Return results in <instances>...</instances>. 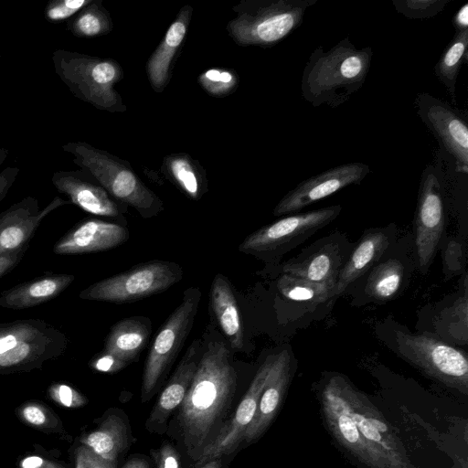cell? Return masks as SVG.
Returning <instances> with one entry per match:
<instances>
[{"label": "cell", "mask_w": 468, "mask_h": 468, "mask_svg": "<svg viewBox=\"0 0 468 468\" xmlns=\"http://www.w3.org/2000/svg\"><path fill=\"white\" fill-rule=\"evenodd\" d=\"M397 233L396 225L366 229L357 242L354 243L349 257L341 269L332 299L341 296L356 281L363 277L380 261L393 244Z\"/></svg>", "instance_id": "18"}, {"label": "cell", "mask_w": 468, "mask_h": 468, "mask_svg": "<svg viewBox=\"0 0 468 468\" xmlns=\"http://www.w3.org/2000/svg\"><path fill=\"white\" fill-rule=\"evenodd\" d=\"M369 173L360 162L344 164L299 183L275 206L274 216L297 212L311 204L352 185H358Z\"/></svg>", "instance_id": "12"}, {"label": "cell", "mask_w": 468, "mask_h": 468, "mask_svg": "<svg viewBox=\"0 0 468 468\" xmlns=\"http://www.w3.org/2000/svg\"><path fill=\"white\" fill-rule=\"evenodd\" d=\"M74 280L73 274L45 273L3 291L0 307L23 310L40 305L58 297Z\"/></svg>", "instance_id": "23"}, {"label": "cell", "mask_w": 468, "mask_h": 468, "mask_svg": "<svg viewBox=\"0 0 468 468\" xmlns=\"http://www.w3.org/2000/svg\"><path fill=\"white\" fill-rule=\"evenodd\" d=\"M26 251L16 254L0 257V281L13 271L22 261Z\"/></svg>", "instance_id": "40"}, {"label": "cell", "mask_w": 468, "mask_h": 468, "mask_svg": "<svg viewBox=\"0 0 468 468\" xmlns=\"http://www.w3.org/2000/svg\"><path fill=\"white\" fill-rule=\"evenodd\" d=\"M200 468H221V462L218 458H216L203 463Z\"/></svg>", "instance_id": "46"}, {"label": "cell", "mask_w": 468, "mask_h": 468, "mask_svg": "<svg viewBox=\"0 0 468 468\" xmlns=\"http://www.w3.org/2000/svg\"><path fill=\"white\" fill-rule=\"evenodd\" d=\"M324 388L351 417L363 439L388 462L390 468H405L394 439H388V435L379 432L372 424L368 418L369 410H363L359 393L344 378H330Z\"/></svg>", "instance_id": "16"}, {"label": "cell", "mask_w": 468, "mask_h": 468, "mask_svg": "<svg viewBox=\"0 0 468 468\" xmlns=\"http://www.w3.org/2000/svg\"><path fill=\"white\" fill-rule=\"evenodd\" d=\"M127 365V363L103 351L96 355L90 361L91 367L105 373L118 372L124 368Z\"/></svg>", "instance_id": "36"}, {"label": "cell", "mask_w": 468, "mask_h": 468, "mask_svg": "<svg viewBox=\"0 0 468 468\" xmlns=\"http://www.w3.org/2000/svg\"><path fill=\"white\" fill-rule=\"evenodd\" d=\"M317 0H241L231 7L236 16L227 31L241 47L275 46L301 26L306 10Z\"/></svg>", "instance_id": "5"}, {"label": "cell", "mask_w": 468, "mask_h": 468, "mask_svg": "<svg viewBox=\"0 0 468 468\" xmlns=\"http://www.w3.org/2000/svg\"><path fill=\"white\" fill-rule=\"evenodd\" d=\"M354 243L341 231H335L303 248L282 263V274H288L335 289L339 272ZM334 292V291H333Z\"/></svg>", "instance_id": "10"}, {"label": "cell", "mask_w": 468, "mask_h": 468, "mask_svg": "<svg viewBox=\"0 0 468 468\" xmlns=\"http://www.w3.org/2000/svg\"><path fill=\"white\" fill-rule=\"evenodd\" d=\"M210 305L230 346L236 351L241 350L244 343V329L238 302L229 280L222 274L216 275L212 281Z\"/></svg>", "instance_id": "26"}, {"label": "cell", "mask_w": 468, "mask_h": 468, "mask_svg": "<svg viewBox=\"0 0 468 468\" xmlns=\"http://www.w3.org/2000/svg\"><path fill=\"white\" fill-rule=\"evenodd\" d=\"M42 459L37 456H31L22 463L23 468H38L42 464Z\"/></svg>", "instance_id": "45"}, {"label": "cell", "mask_w": 468, "mask_h": 468, "mask_svg": "<svg viewBox=\"0 0 468 468\" xmlns=\"http://www.w3.org/2000/svg\"><path fill=\"white\" fill-rule=\"evenodd\" d=\"M77 468H115V462L93 453L85 452L80 457Z\"/></svg>", "instance_id": "38"}, {"label": "cell", "mask_w": 468, "mask_h": 468, "mask_svg": "<svg viewBox=\"0 0 468 468\" xmlns=\"http://www.w3.org/2000/svg\"><path fill=\"white\" fill-rule=\"evenodd\" d=\"M373 50L356 48L348 37L329 50L320 45L314 49L304 66L301 93L314 107L326 104L336 108L346 102L366 81Z\"/></svg>", "instance_id": "2"}, {"label": "cell", "mask_w": 468, "mask_h": 468, "mask_svg": "<svg viewBox=\"0 0 468 468\" xmlns=\"http://www.w3.org/2000/svg\"><path fill=\"white\" fill-rule=\"evenodd\" d=\"M20 169L16 166H8L0 172V202L5 197L9 189L14 185Z\"/></svg>", "instance_id": "39"}, {"label": "cell", "mask_w": 468, "mask_h": 468, "mask_svg": "<svg viewBox=\"0 0 468 468\" xmlns=\"http://www.w3.org/2000/svg\"><path fill=\"white\" fill-rule=\"evenodd\" d=\"M25 418L32 424L40 425L45 421L44 413L37 407H27L24 410Z\"/></svg>", "instance_id": "42"}, {"label": "cell", "mask_w": 468, "mask_h": 468, "mask_svg": "<svg viewBox=\"0 0 468 468\" xmlns=\"http://www.w3.org/2000/svg\"><path fill=\"white\" fill-rule=\"evenodd\" d=\"M279 292L287 300L316 305L323 303L333 296V288L307 280L282 274L277 281Z\"/></svg>", "instance_id": "32"}, {"label": "cell", "mask_w": 468, "mask_h": 468, "mask_svg": "<svg viewBox=\"0 0 468 468\" xmlns=\"http://www.w3.org/2000/svg\"><path fill=\"white\" fill-rule=\"evenodd\" d=\"M152 333L148 317L133 316L114 324L105 338L103 352L129 364L140 355Z\"/></svg>", "instance_id": "25"}, {"label": "cell", "mask_w": 468, "mask_h": 468, "mask_svg": "<svg viewBox=\"0 0 468 468\" xmlns=\"http://www.w3.org/2000/svg\"><path fill=\"white\" fill-rule=\"evenodd\" d=\"M451 0H392L395 10L409 19H426L440 14Z\"/></svg>", "instance_id": "34"}, {"label": "cell", "mask_w": 468, "mask_h": 468, "mask_svg": "<svg viewBox=\"0 0 468 468\" xmlns=\"http://www.w3.org/2000/svg\"><path fill=\"white\" fill-rule=\"evenodd\" d=\"M56 391L62 404L68 407L72 404L74 392L71 388L67 385H60Z\"/></svg>", "instance_id": "43"}, {"label": "cell", "mask_w": 468, "mask_h": 468, "mask_svg": "<svg viewBox=\"0 0 468 468\" xmlns=\"http://www.w3.org/2000/svg\"><path fill=\"white\" fill-rule=\"evenodd\" d=\"M341 211L340 205H333L284 217L250 234L239 250L269 263H279L284 254L329 225Z\"/></svg>", "instance_id": "6"}, {"label": "cell", "mask_w": 468, "mask_h": 468, "mask_svg": "<svg viewBox=\"0 0 468 468\" xmlns=\"http://www.w3.org/2000/svg\"><path fill=\"white\" fill-rule=\"evenodd\" d=\"M85 442L98 455L116 462L118 455L128 445L126 424L120 417L110 416L100 430L86 438Z\"/></svg>", "instance_id": "30"}, {"label": "cell", "mask_w": 468, "mask_h": 468, "mask_svg": "<svg viewBox=\"0 0 468 468\" xmlns=\"http://www.w3.org/2000/svg\"><path fill=\"white\" fill-rule=\"evenodd\" d=\"M66 26L77 37L93 38L110 33L113 28V22L109 11L103 6L102 0H91L68 20Z\"/></svg>", "instance_id": "31"}, {"label": "cell", "mask_w": 468, "mask_h": 468, "mask_svg": "<svg viewBox=\"0 0 468 468\" xmlns=\"http://www.w3.org/2000/svg\"><path fill=\"white\" fill-rule=\"evenodd\" d=\"M9 154V151L6 148L0 147V166L5 161Z\"/></svg>", "instance_id": "47"}, {"label": "cell", "mask_w": 468, "mask_h": 468, "mask_svg": "<svg viewBox=\"0 0 468 468\" xmlns=\"http://www.w3.org/2000/svg\"><path fill=\"white\" fill-rule=\"evenodd\" d=\"M417 112L455 163V171L468 173V128L446 102L428 94L416 97Z\"/></svg>", "instance_id": "13"}, {"label": "cell", "mask_w": 468, "mask_h": 468, "mask_svg": "<svg viewBox=\"0 0 468 468\" xmlns=\"http://www.w3.org/2000/svg\"><path fill=\"white\" fill-rule=\"evenodd\" d=\"M292 358L289 348H283L274 355L255 415L244 434L247 442L261 436L274 417L291 378Z\"/></svg>", "instance_id": "21"}, {"label": "cell", "mask_w": 468, "mask_h": 468, "mask_svg": "<svg viewBox=\"0 0 468 468\" xmlns=\"http://www.w3.org/2000/svg\"><path fill=\"white\" fill-rule=\"evenodd\" d=\"M56 189L68 197L70 204L96 216L123 218L127 207L116 201L84 170L57 171L51 176Z\"/></svg>", "instance_id": "17"}, {"label": "cell", "mask_w": 468, "mask_h": 468, "mask_svg": "<svg viewBox=\"0 0 468 468\" xmlns=\"http://www.w3.org/2000/svg\"><path fill=\"white\" fill-rule=\"evenodd\" d=\"M70 204L55 197L43 209L34 197H26L0 213V257L27 251L43 219L55 209Z\"/></svg>", "instance_id": "14"}, {"label": "cell", "mask_w": 468, "mask_h": 468, "mask_svg": "<svg viewBox=\"0 0 468 468\" xmlns=\"http://www.w3.org/2000/svg\"><path fill=\"white\" fill-rule=\"evenodd\" d=\"M197 82L210 96L226 97L238 89L239 79L231 69L213 68L202 72Z\"/></svg>", "instance_id": "33"}, {"label": "cell", "mask_w": 468, "mask_h": 468, "mask_svg": "<svg viewBox=\"0 0 468 468\" xmlns=\"http://www.w3.org/2000/svg\"><path fill=\"white\" fill-rule=\"evenodd\" d=\"M122 468H149V466L146 461L142 458H132L125 463Z\"/></svg>", "instance_id": "44"}, {"label": "cell", "mask_w": 468, "mask_h": 468, "mask_svg": "<svg viewBox=\"0 0 468 468\" xmlns=\"http://www.w3.org/2000/svg\"><path fill=\"white\" fill-rule=\"evenodd\" d=\"M202 351L199 339L190 344L146 421L148 430L165 423L170 414L181 405L195 376Z\"/></svg>", "instance_id": "22"}, {"label": "cell", "mask_w": 468, "mask_h": 468, "mask_svg": "<svg viewBox=\"0 0 468 468\" xmlns=\"http://www.w3.org/2000/svg\"><path fill=\"white\" fill-rule=\"evenodd\" d=\"M155 454L158 468L180 467V455L171 444L164 443Z\"/></svg>", "instance_id": "37"}, {"label": "cell", "mask_w": 468, "mask_h": 468, "mask_svg": "<svg viewBox=\"0 0 468 468\" xmlns=\"http://www.w3.org/2000/svg\"><path fill=\"white\" fill-rule=\"evenodd\" d=\"M445 224L440 182L428 166L422 173L414 219V245L419 271L425 274L433 261Z\"/></svg>", "instance_id": "11"}, {"label": "cell", "mask_w": 468, "mask_h": 468, "mask_svg": "<svg viewBox=\"0 0 468 468\" xmlns=\"http://www.w3.org/2000/svg\"><path fill=\"white\" fill-rule=\"evenodd\" d=\"M91 0H53L49 1L44 10L45 18L50 23H61L72 18Z\"/></svg>", "instance_id": "35"}, {"label": "cell", "mask_w": 468, "mask_h": 468, "mask_svg": "<svg viewBox=\"0 0 468 468\" xmlns=\"http://www.w3.org/2000/svg\"><path fill=\"white\" fill-rule=\"evenodd\" d=\"M468 29L455 32L453 38L435 64L434 72L452 99H455L457 77L468 60Z\"/></svg>", "instance_id": "29"}, {"label": "cell", "mask_w": 468, "mask_h": 468, "mask_svg": "<svg viewBox=\"0 0 468 468\" xmlns=\"http://www.w3.org/2000/svg\"><path fill=\"white\" fill-rule=\"evenodd\" d=\"M129 239V230L116 223L89 218L76 224L53 246L58 255H76L112 250Z\"/></svg>", "instance_id": "19"}, {"label": "cell", "mask_w": 468, "mask_h": 468, "mask_svg": "<svg viewBox=\"0 0 468 468\" xmlns=\"http://www.w3.org/2000/svg\"><path fill=\"white\" fill-rule=\"evenodd\" d=\"M180 265L168 261H151L98 281L80 292V298L116 304L133 303L166 291L181 281Z\"/></svg>", "instance_id": "8"}, {"label": "cell", "mask_w": 468, "mask_h": 468, "mask_svg": "<svg viewBox=\"0 0 468 468\" xmlns=\"http://www.w3.org/2000/svg\"><path fill=\"white\" fill-rule=\"evenodd\" d=\"M323 404L331 429L344 446L376 468H390L388 462L361 436L356 423L326 390L322 391Z\"/></svg>", "instance_id": "24"}, {"label": "cell", "mask_w": 468, "mask_h": 468, "mask_svg": "<svg viewBox=\"0 0 468 468\" xmlns=\"http://www.w3.org/2000/svg\"><path fill=\"white\" fill-rule=\"evenodd\" d=\"M388 346L426 374L452 386L466 388L468 360L459 348L429 333L413 334L392 329Z\"/></svg>", "instance_id": "7"}, {"label": "cell", "mask_w": 468, "mask_h": 468, "mask_svg": "<svg viewBox=\"0 0 468 468\" xmlns=\"http://www.w3.org/2000/svg\"><path fill=\"white\" fill-rule=\"evenodd\" d=\"M62 150L73 163L89 173L116 201L149 218L164 210V203L133 171L127 160L86 142H69Z\"/></svg>", "instance_id": "3"}, {"label": "cell", "mask_w": 468, "mask_h": 468, "mask_svg": "<svg viewBox=\"0 0 468 468\" xmlns=\"http://www.w3.org/2000/svg\"><path fill=\"white\" fill-rule=\"evenodd\" d=\"M201 295V291L197 287L186 289L181 303L168 316L156 335L144 368L142 382L144 402L151 398L158 383L181 351L192 329Z\"/></svg>", "instance_id": "9"}, {"label": "cell", "mask_w": 468, "mask_h": 468, "mask_svg": "<svg viewBox=\"0 0 468 468\" xmlns=\"http://www.w3.org/2000/svg\"><path fill=\"white\" fill-rule=\"evenodd\" d=\"M160 171L169 182L192 200H199L208 191L205 168L186 153L165 155Z\"/></svg>", "instance_id": "27"}, {"label": "cell", "mask_w": 468, "mask_h": 468, "mask_svg": "<svg viewBox=\"0 0 468 468\" xmlns=\"http://www.w3.org/2000/svg\"><path fill=\"white\" fill-rule=\"evenodd\" d=\"M452 24L455 32L463 31L468 29V5L464 4L455 15Z\"/></svg>", "instance_id": "41"}, {"label": "cell", "mask_w": 468, "mask_h": 468, "mask_svg": "<svg viewBox=\"0 0 468 468\" xmlns=\"http://www.w3.org/2000/svg\"><path fill=\"white\" fill-rule=\"evenodd\" d=\"M193 7L184 5L167 28L163 39L146 62V74L153 90L161 93L170 81L175 60L186 39Z\"/></svg>", "instance_id": "20"}, {"label": "cell", "mask_w": 468, "mask_h": 468, "mask_svg": "<svg viewBox=\"0 0 468 468\" xmlns=\"http://www.w3.org/2000/svg\"><path fill=\"white\" fill-rule=\"evenodd\" d=\"M361 303H383L394 299L405 281V264L397 258L378 261L367 272Z\"/></svg>", "instance_id": "28"}, {"label": "cell", "mask_w": 468, "mask_h": 468, "mask_svg": "<svg viewBox=\"0 0 468 468\" xmlns=\"http://www.w3.org/2000/svg\"><path fill=\"white\" fill-rule=\"evenodd\" d=\"M51 58L57 76L76 98L112 113L127 110L115 90L124 76L117 60L61 48Z\"/></svg>", "instance_id": "4"}, {"label": "cell", "mask_w": 468, "mask_h": 468, "mask_svg": "<svg viewBox=\"0 0 468 468\" xmlns=\"http://www.w3.org/2000/svg\"><path fill=\"white\" fill-rule=\"evenodd\" d=\"M236 387L237 375L229 348L220 340L209 341L203 347L178 414L184 443L191 456L195 457L197 452L200 456L230 405Z\"/></svg>", "instance_id": "1"}, {"label": "cell", "mask_w": 468, "mask_h": 468, "mask_svg": "<svg viewBox=\"0 0 468 468\" xmlns=\"http://www.w3.org/2000/svg\"><path fill=\"white\" fill-rule=\"evenodd\" d=\"M273 357L274 355L269 356L259 367L235 414L204 448L197 462V466L232 452L244 440L245 431L255 415L261 395L266 385Z\"/></svg>", "instance_id": "15"}]
</instances>
